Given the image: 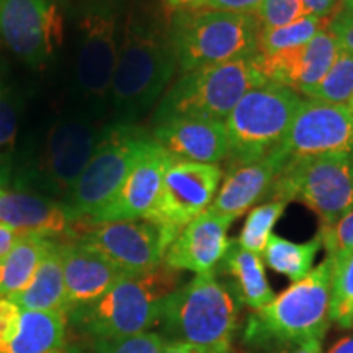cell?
Segmentation results:
<instances>
[{
	"label": "cell",
	"instance_id": "1",
	"mask_svg": "<svg viewBox=\"0 0 353 353\" xmlns=\"http://www.w3.org/2000/svg\"><path fill=\"white\" fill-rule=\"evenodd\" d=\"M176 69L170 21L148 8L128 7L110 90L112 123L136 125L162 99Z\"/></svg>",
	"mask_w": 353,
	"mask_h": 353
},
{
	"label": "cell",
	"instance_id": "2",
	"mask_svg": "<svg viewBox=\"0 0 353 353\" xmlns=\"http://www.w3.org/2000/svg\"><path fill=\"white\" fill-rule=\"evenodd\" d=\"M100 132L90 113L63 114L28 151L17 156L12 185L64 201L94 154Z\"/></svg>",
	"mask_w": 353,
	"mask_h": 353
},
{
	"label": "cell",
	"instance_id": "3",
	"mask_svg": "<svg viewBox=\"0 0 353 353\" xmlns=\"http://www.w3.org/2000/svg\"><path fill=\"white\" fill-rule=\"evenodd\" d=\"M179 283V272L164 263L143 275H125L94 304L70 312L68 321L92 342L149 332L159 324L164 299Z\"/></svg>",
	"mask_w": 353,
	"mask_h": 353
},
{
	"label": "cell",
	"instance_id": "4",
	"mask_svg": "<svg viewBox=\"0 0 353 353\" xmlns=\"http://www.w3.org/2000/svg\"><path fill=\"white\" fill-rule=\"evenodd\" d=\"M239 299L216 272L200 273L164 299L159 334L167 342H185L208 353H226L236 330Z\"/></svg>",
	"mask_w": 353,
	"mask_h": 353
},
{
	"label": "cell",
	"instance_id": "5",
	"mask_svg": "<svg viewBox=\"0 0 353 353\" xmlns=\"http://www.w3.org/2000/svg\"><path fill=\"white\" fill-rule=\"evenodd\" d=\"M125 0H76V87L94 118L103 117L110 107V90L123 23Z\"/></svg>",
	"mask_w": 353,
	"mask_h": 353
},
{
	"label": "cell",
	"instance_id": "6",
	"mask_svg": "<svg viewBox=\"0 0 353 353\" xmlns=\"http://www.w3.org/2000/svg\"><path fill=\"white\" fill-rule=\"evenodd\" d=\"M260 30L257 17L250 13L208 8L175 12L170 38L180 72L255 56Z\"/></svg>",
	"mask_w": 353,
	"mask_h": 353
},
{
	"label": "cell",
	"instance_id": "7",
	"mask_svg": "<svg viewBox=\"0 0 353 353\" xmlns=\"http://www.w3.org/2000/svg\"><path fill=\"white\" fill-rule=\"evenodd\" d=\"M252 57L205 65L180 74L174 85L162 95L154 113V125L170 118L226 121L245 92L265 83L255 69Z\"/></svg>",
	"mask_w": 353,
	"mask_h": 353
},
{
	"label": "cell",
	"instance_id": "8",
	"mask_svg": "<svg viewBox=\"0 0 353 353\" xmlns=\"http://www.w3.org/2000/svg\"><path fill=\"white\" fill-rule=\"evenodd\" d=\"M301 101L296 90L273 82L245 92L226 118L231 165L252 164L278 151Z\"/></svg>",
	"mask_w": 353,
	"mask_h": 353
},
{
	"label": "cell",
	"instance_id": "9",
	"mask_svg": "<svg viewBox=\"0 0 353 353\" xmlns=\"http://www.w3.org/2000/svg\"><path fill=\"white\" fill-rule=\"evenodd\" d=\"M332 259L325 257L301 280L293 281L250 319V337H268L281 345L322 341L330 324Z\"/></svg>",
	"mask_w": 353,
	"mask_h": 353
},
{
	"label": "cell",
	"instance_id": "10",
	"mask_svg": "<svg viewBox=\"0 0 353 353\" xmlns=\"http://www.w3.org/2000/svg\"><path fill=\"white\" fill-rule=\"evenodd\" d=\"M151 141V136L136 125L110 123L101 128L94 154L64 205L79 219L94 218L113 200Z\"/></svg>",
	"mask_w": 353,
	"mask_h": 353
},
{
	"label": "cell",
	"instance_id": "11",
	"mask_svg": "<svg viewBox=\"0 0 353 353\" xmlns=\"http://www.w3.org/2000/svg\"><path fill=\"white\" fill-rule=\"evenodd\" d=\"M270 201H303L319 216L321 226H332L353 210L350 154H329L286 162L273 180Z\"/></svg>",
	"mask_w": 353,
	"mask_h": 353
},
{
	"label": "cell",
	"instance_id": "12",
	"mask_svg": "<svg viewBox=\"0 0 353 353\" xmlns=\"http://www.w3.org/2000/svg\"><path fill=\"white\" fill-rule=\"evenodd\" d=\"M63 0H0V39L33 69L57 56L64 41Z\"/></svg>",
	"mask_w": 353,
	"mask_h": 353
},
{
	"label": "cell",
	"instance_id": "13",
	"mask_svg": "<svg viewBox=\"0 0 353 353\" xmlns=\"http://www.w3.org/2000/svg\"><path fill=\"white\" fill-rule=\"evenodd\" d=\"M221 180L219 165L174 157L165 170L156 205L144 219L157 224L172 244L188 223L210 208Z\"/></svg>",
	"mask_w": 353,
	"mask_h": 353
},
{
	"label": "cell",
	"instance_id": "14",
	"mask_svg": "<svg viewBox=\"0 0 353 353\" xmlns=\"http://www.w3.org/2000/svg\"><path fill=\"white\" fill-rule=\"evenodd\" d=\"M90 247L125 275H143L164 263L170 241L148 219L88 224L76 239Z\"/></svg>",
	"mask_w": 353,
	"mask_h": 353
},
{
	"label": "cell",
	"instance_id": "15",
	"mask_svg": "<svg viewBox=\"0 0 353 353\" xmlns=\"http://www.w3.org/2000/svg\"><path fill=\"white\" fill-rule=\"evenodd\" d=\"M278 152L296 159L353 152V112L348 105L303 100Z\"/></svg>",
	"mask_w": 353,
	"mask_h": 353
},
{
	"label": "cell",
	"instance_id": "16",
	"mask_svg": "<svg viewBox=\"0 0 353 353\" xmlns=\"http://www.w3.org/2000/svg\"><path fill=\"white\" fill-rule=\"evenodd\" d=\"M341 46L337 37L324 26L304 46L273 54L257 52L252 61L265 82L290 87L309 95L332 68Z\"/></svg>",
	"mask_w": 353,
	"mask_h": 353
},
{
	"label": "cell",
	"instance_id": "17",
	"mask_svg": "<svg viewBox=\"0 0 353 353\" xmlns=\"http://www.w3.org/2000/svg\"><path fill=\"white\" fill-rule=\"evenodd\" d=\"M172 159L174 157L152 139L113 200L94 218L88 219V223L99 224L108 221L144 219L156 205L162 180Z\"/></svg>",
	"mask_w": 353,
	"mask_h": 353
},
{
	"label": "cell",
	"instance_id": "18",
	"mask_svg": "<svg viewBox=\"0 0 353 353\" xmlns=\"http://www.w3.org/2000/svg\"><path fill=\"white\" fill-rule=\"evenodd\" d=\"M232 221L208 208L182 229L167 249L164 265L174 270H187L196 275L214 272L226 255L228 231Z\"/></svg>",
	"mask_w": 353,
	"mask_h": 353
},
{
	"label": "cell",
	"instance_id": "19",
	"mask_svg": "<svg viewBox=\"0 0 353 353\" xmlns=\"http://www.w3.org/2000/svg\"><path fill=\"white\" fill-rule=\"evenodd\" d=\"M76 214L63 201L21 190L0 188V223L23 236L54 239L59 236H74Z\"/></svg>",
	"mask_w": 353,
	"mask_h": 353
},
{
	"label": "cell",
	"instance_id": "20",
	"mask_svg": "<svg viewBox=\"0 0 353 353\" xmlns=\"http://www.w3.org/2000/svg\"><path fill=\"white\" fill-rule=\"evenodd\" d=\"M154 126V143L175 159L218 165L229 154L226 121L170 118Z\"/></svg>",
	"mask_w": 353,
	"mask_h": 353
},
{
	"label": "cell",
	"instance_id": "21",
	"mask_svg": "<svg viewBox=\"0 0 353 353\" xmlns=\"http://www.w3.org/2000/svg\"><path fill=\"white\" fill-rule=\"evenodd\" d=\"M68 314L94 304L107 294L125 273L81 242H61Z\"/></svg>",
	"mask_w": 353,
	"mask_h": 353
},
{
	"label": "cell",
	"instance_id": "22",
	"mask_svg": "<svg viewBox=\"0 0 353 353\" xmlns=\"http://www.w3.org/2000/svg\"><path fill=\"white\" fill-rule=\"evenodd\" d=\"M285 164V157L275 151L252 164L231 165L210 208L234 223L267 196L273 180Z\"/></svg>",
	"mask_w": 353,
	"mask_h": 353
},
{
	"label": "cell",
	"instance_id": "23",
	"mask_svg": "<svg viewBox=\"0 0 353 353\" xmlns=\"http://www.w3.org/2000/svg\"><path fill=\"white\" fill-rule=\"evenodd\" d=\"M8 299L19 304L21 311H43L68 314L65 307V285L61 242L51 241L37 272L23 290Z\"/></svg>",
	"mask_w": 353,
	"mask_h": 353
},
{
	"label": "cell",
	"instance_id": "24",
	"mask_svg": "<svg viewBox=\"0 0 353 353\" xmlns=\"http://www.w3.org/2000/svg\"><path fill=\"white\" fill-rule=\"evenodd\" d=\"M221 263H223L221 270L231 278L229 288L232 290L239 303H244L257 311L275 298V293L267 280L263 260L259 254L242 249L236 241H232Z\"/></svg>",
	"mask_w": 353,
	"mask_h": 353
},
{
	"label": "cell",
	"instance_id": "25",
	"mask_svg": "<svg viewBox=\"0 0 353 353\" xmlns=\"http://www.w3.org/2000/svg\"><path fill=\"white\" fill-rule=\"evenodd\" d=\"M68 316L59 312L23 311L20 330L0 353H51L65 345Z\"/></svg>",
	"mask_w": 353,
	"mask_h": 353
},
{
	"label": "cell",
	"instance_id": "26",
	"mask_svg": "<svg viewBox=\"0 0 353 353\" xmlns=\"http://www.w3.org/2000/svg\"><path fill=\"white\" fill-rule=\"evenodd\" d=\"M51 241L54 239L25 236L0 259V299L13 296L30 283Z\"/></svg>",
	"mask_w": 353,
	"mask_h": 353
},
{
	"label": "cell",
	"instance_id": "27",
	"mask_svg": "<svg viewBox=\"0 0 353 353\" xmlns=\"http://www.w3.org/2000/svg\"><path fill=\"white\" fill-rule=\"evenodd\" d=\"M321 247L319 234L306 242H293L272 234L262 254L263 262L273 272L290 278L291 281H298L312 270V263Z\"/></svg>",
	"mask_w": 353,
	"mask_h": 353
},
{
	"label": "cell",
	"instance_id": "28",
	"mask_svg": "<svg viewBox=\"0 0 353 353\" xmlns=\"http://www.w3.org/2000/svg\"><path fill=\"white\" fill-rule=\"evenodd\" d=\"M329 20L317 19L312 15H304L293 23L278 26L272 30H260L259 51L262 54H273L286 50L304 46L316 37L319 30L327 26Z\"/></svg>",
	"mask_w": 353,
	"mask_h": 353
},
{
	"label": "cell",
	"instance_id": "29",
	"mask_svg": "<svg viewBox=\"0 0 353 353\" xmlns=\"http://www.w3.org/2000/svg\"><path fill=\"white\" fill-rule=\"evenodd\" d=\"M329 316L343 329L353 325V252L332 259Z\"/></svg>",
	"mask_w": 353,
	"mask_h": 353
},
{
	"label": "cell",
	"instance_id": "30",
	"mask_svg": "<svg viewBox=\"0 0 353 353\" xmlns=\"http://www.w3.org/2000/svg\"><path fill=\"white\" fill-rule=\"evenodd\" d=\"M17 134H19V113H17L15 101L7 88L0 83V188H8L13 183Z\"/></svg>",
	"mask_w": 353,
	"mask_h": 353
},
{
	"label": "cell",
	"instance_id": "31",
	"mask_svg": "<svg viewBox=\"0 0 353 353\" xmlns=\"http://www.w3.org/2000/svg\"><path fill=\"white\" fill-rule=\"evenodd\" d=\"M307 97L334 105H347L353 99V54L350 51L341 46L332 68Z\"/></svg>",
	"mask_w": 353,
	"mask_h": 353
},
{
	"label": "cell",
	"instance_id": "32",
	"mask_svg": "<svg viewBox=\"0 0 353 353\" xmlns=\"http://www.w3.org/2000/svg\"><path fill=\"white\" fill-rule=\"evenodd\" d=\"M285 208L286 203L283 201H268L250 210L244 228L236 239L237 244L242 249L262 255L272 236V229L285 213Z\"/></svg>",
	"mask_w": 353,
	"mask_h": 353
},
{
	"label": "cell",
	"instance_id": "33",
	"mask_svg": "<svg viewBox=\"0 0 353 353\" xmlns=\"http://www.w3.org/2000/svg\"><path fill=\"white\" fill-rule=\"evenodd\" d=\"M304 15H306V8H304L303 0H262L255 12L262 30L293 23Z\"/></svg>",
	"mask_w": 353,
	"mask_h": 353
},
{
	"label": "cell",
	"instance_id": "34",
	"mask_svg": "<svg viewBox=\"0 0 353 353\" xmlns=\"http://www.w3.org/2000/svg\"><path fill=\"white\" fill-rule=\"evenodd\" d=\"M165 343L164 335L149 330L117 341L94 342V353H162Z\"/></svg>",
	"mask_w": 353,
	"mask_h": 353
},
{
	"label": "cell",
	"instance_id": "35",
	"mask_svg": "<svg viewBox=\"0 0 353 353\" xmlns=\"http://www.w3.org/2000/svg\"><path fill=\"white\" fill-rule=\"evenodd\" d=\"M319 236L322 247L330 259L353 252V210L348 211L332 226H321Z\"/></svg>",
	"mask_w": 353,
	"mask_h": 353
},
{
	"label": "cell",
	"instance_id": "36",
	"mask_svg": "<svg viewBox=\"0 0 353 353\" xmlns=\"http://www.w3.org/2000/svg\"><path fill=\"white\" fill-rule=\"evenodd\" d=\"M21 309L12 299H0V348L10 343L20 330Z\"/></svg>",
	"mask_w": 353,
	"mask_h": 353
},
{
	"label": "cell",
	"instance_id": "37",
	"mask_svg": "<svg viewBox=\"0 0 353 353\" xmlns=\"http://www.w3.org/2000/svg\"><path fill=\"white\" fill-rule=\"evenodd\" d=\"M327 28L337 37L342 46L353 54V13L341 8L329 19Z\"/></svg>",
	"mask_w": 353,
	"mask_h": 353
},
{
	"label": "cell",
	"instance_id": "38",
	"mask_svg": "<svg viewBox=\"0 0 353 353\" xmlns=\"http://www.w3.org/2000/svg\"><path fill=\"white\" fill-rule=\"evenodd\" d=\"M260 3H262V0H201L198 8L234 13H250V15H255Z\"/></svg>",
	"mask_w": 353,
	"mask_h": 353
},
{
	"label": "cell",
	"instance_id": "39",
	"mask_svg": "<svg viewBox=\"0 0 353 353\" xmlns=\"http://www.w3.org/2000/svg\"><path fill=\"white\" fill-rule=\"evenodd\" d=\"M306 15L317 17V19L329 20L332 17L339 0H303Z\"/></svg>",
	"mask_w": 353,
	"mask_h": 353
},
{
	"label": "cell",
	"instance_id": "40",
	"mask_svg": "<svg viewBox=\"0 0 353 353\" xmlns=\"http://www.w3.org/2000/svg\"><path fill=\"white\" fill-rule=\"evenodd\" d=\"M23 237V234L17 231V229H13L6 223H0V259L10 252Z\"/></svg>",
	"mask_w": 353,
	"mask_h": 353
},
{
	"label": "cell",
	"instance_id": "41",
	"mask_svg": "<svg viewBox=\"0 0 353 353\" xmlns=\"http://www.w3.org/2000/svg\"><path fill=\"white\" fill-rule=\"evenodd\" d=\"M278 353H322V341L286 343Z\"/></svg>",
	"mask_w": 353,
	"mask_h": 353
},
{
	"label": "cell",
	"instance_id": "42",
	"mask_svg": "<svg viewBox=\"0 0 353 353\" xmlns=\"http://www.w3.org/2000/svg\"><path fill=\"white\" fill-rule=\"evenodd\" d=\"M162 353H208L203 348L185 342H167Z\"/></svg>",
	"mask_w": 353,
	"mask_h": 353
},
{
	"label": "cell",
	"instance_id": "43",
	"mask_svg": "<svg viewBox=\"0 0 353 353\" xmlns=\"http://www.w3.org/2000/svg\"><path fill=\"white\" fill-rule=\"evenodd\" d=\"M164 6L172 12H183V10H195L201 3V0H162Z\"/></svg>",
	"mask_w": 353,
	"mask_h": 353
},
{
	"label": "cell",
	"instance_id": "44",
	"mask_svg": "<svg viewBox=\"0 0 353 353\" xmlns=\"http://www.w3.org/2000/svg\"><path fill=\"white\" fill-rule=\"evenodd\" d=\"M327 353H353V335H347L335 342Z\"/></svg>",
	"mask_w": 353,
	"mask_h": 353
},
{
	"label": "cell",
	"instance_id": "45",
	"mask_svg": "<svg viewBox=\"0 0 353 353\" xmlns=\"http://www.w3.org/2000/svg\"><path fill=\"white\" fill-rule=\"evenodd\" d=\"M51 353H87V352L79 345H64L63 348H59V350H54Z\"/></svg>",
	"mask_w": 353,
	"mask_h": 353
},
{
	"label": "cell",
	"instance_id": "46",
	"mask_svg": "<svg viewBox=\"0 0 353 353\" xmlns=\"http://www.w3.org/2000/svg\"><path fill=\"white\" fill-rule=\"evenodd\" d=\"M342 8L348 12H353V0H342Z\"/></svg>",
	"mask_w": 353,
	"mask_h": 353
},
{
	"label": "cell",
	"instance_id": "47",
	"mask_svg": "<svg viewBox=\"0 0 353 353\" xmlns=\"http://www.w3.org/2000/svg\"><path fill=\"white\" fill-rule=\"evenodd\" d=\"M350 165H352V175H353V152L350 154Z\"/></svg>",
	"mask_w": 353,
	"mask_h": 353
},
{
	"label": "cell",
	"instance_id": "48",
	"mask_svg": "<svg viewBox=\"0 0 353 353\" xmlns=\"http://www.w3.org/2000/svg\"><path fill=\"white\" fill-rule=\"evenodd\" d=\"M348 107H350V110L353 112V99H352L350 101H348Z\"/></svg>",
	"mask_w": 353,
	"mask_h": 353
},
{
	"label": "cell",
	"instance_id": "49",
	"mask_svg": "<svg viewBox=\"0 0 353 353\" xmlns=\"http://www.w3.org/2000/svg\"><path fill=\"white\" fill-rule=\"evenodd\" d=\"M352 13H353V12H352Z\"/></svg>",
	"mask_w": 353,
	"mask_h": 353
}]
</instances>
